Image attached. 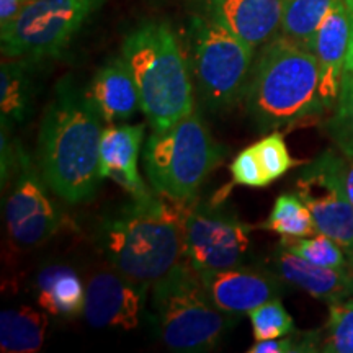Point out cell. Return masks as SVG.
I'll use <instances>...</instances> for the list:
<instances>
[{"instance_id":"19","label":"cell","mask_w":353,"mask_h":353,"mask_svg":"<svg viewBox=\"0 0 353 353\" xmlns=\"http://www.w3.org/2000/svg\"><path fill=\"white\" fill-rule=\"evenodd\" d=\"M38 304L57 317H76L85 306V286L69 267L54 265L39 272L37 280Z\"/></svg>"},{"instance_id":"11","label":"cell","mask_w":353,"mask_h":353,"mask_svg":"<svg viewBox=\"0 0 353 353\" xmlns=\"http://www.w3.org/2000/svg\"><path fill=\"white\" fill-rule=\"evenodd\" d=\"M296 193L311 211L316 234H325L345 250L353 265V205L343 183V157L332 149L304 167Z\"/></svg>"},{"instance_id":"7","label":"cell","mask_w":353,"mask_h":353,"mask_svg":"<svg viewBox=\"0 0 353 353\" xmlns=\"http://www.w3.org/2000/svg\"><path fill=\"white\" fill-rule=\"evenodd\" d=\"M185 38L196 99L211 113L232 110L245 97L255 51L200 12L188 19Z\"/></svg>"},{"instance_id":"13","label":"cell","mask_w":353,"mask_h":353,"mask_svg":"<svg viewBox=\"0 0 353 353\" xmlns=\"http://www.w3.org/2000/svg\"><path fill=\"white\" fill-rule=\"evenodd\" d=\"M200 275L216 306L236 319L272 299H281L285 293V285L276 272L239 265Z\"/></svg>"},{"instance_id":"27","label":"cell","mask_w":353,"mask_h":353,"mask_svg":"<svg viewBox=\"0 0 353 353\" xmlns=\"http://www.w3.org/2000/svg\"><path fill=\"white\" fill-rule=\"evenodd\" d=\"M247 316L252 324L255 341L285 337V335L294 332V321L285 309L281 299H272V301L255 307Z\"/></svg>"},{"instance_id":"31","label":"cell","mask_w":353,"mask_h":353,"mask_svg":"<svg viewBox=\"0 0 353 353\" xmlns=\"http://www.w3.org/2000/svg\"><path fill=\"white\" fill-rule=\"evenodd\" d=\"M26 0H0V26H6L17 19Z\"/></svg>"},{"instance_id":"22","label":"cell","mask_w":353,"mask_h":353,"mask_svg":"<svg viewBox=\"0 0 353 353\" xmlns=\"http://www.w3.org/2000/svg\"><path fill=\"white\" fill-rule=\"evenodd\" d=\"M337 2L339 0H286L278 34L309 50L322 20Z\"/></svg>"},{"instance_id":"20","label":"cell","mask_w":353,"mask_h":353,"mask_svg":"<svg viewBox=\"0 0 353 353\" xmlns=\"http://www.w3.org/2000/svg\"><path fill=\"white\" fill-rule=\"evenodd\" d=\"M32 61L6 57L0 68V121L20 125L30 113L33 99Z\"/></svg>"},{"instance_id":"30","label":"cell","mask_w":353,"mask_h":353,"mask_svg":"<svg viewBox=\"0 0 353 353\" xmlns=\"http://www.w3.org/2000/svg\"><path fill=\"white\" fill-rule=\"evenodd\" d=\"M231 174L234 183L244 185V187L263 188L270 185L267 176H265L262 165H260L254 145L237 154V157L234 159L231 164Z\"/></svg>"},{"instance_id":"9","label":"cell","mask_w":353,"mask_h":353,"mask_svg":"<svg viewBox=\"0 0 353 353\" xmlns=\"http://www.w3.org/2000/svg\"><path fill=\"white\" fill-rule=\"evenodd\" d=\"M252 226L242 223L219 203L198 201L190 205L185 221L183 259L198 273H211L239 267L249 249Z\"/></svg>"},{"instance_id":"17","label":"cell","mask_w":353,"mask_h":353,"mask_svg":"<svg viewBox=\"0 0 353 353\" xmlns=\"http://www.w3.org/2000/svg\"><path fill=\"white\" fill-rule=\"evenodd\" d=\"M101 120L108 125L130 120L141 108L138 85L123 56H113L97 70L87 88Z\"/></svg>"},{"instance_id":"29","label":"cell","mask_w":353,"mask_h":353,"mask_svg":"<svg viewBox=\"0 0 353 353\" xmlns=\"http://www.w3.org/2000/svg\"><path fill=\"white\" fill-rule=\"evenodd\" d=\"M321 335L317 332L288 334L285 337L267 339V341H255L249 353H294V352H317L321 347Z\"/></svg>"},{"instance_id":"6","label":"cell","mask_w":353,"mask_h":353,"mask_svg":"<svg viewBox=\"0 0 353 353\" xmlns=\"http://www.w3.org/2000/svg\"><path fill=\"white\" fill-rule=\"evenodd\" d=\"M224 156L226 149L213 139L195 108L165 130H152L143 149V167L154 192L192 201Z\"/></svg>"},{"instance_id":"12","label":"cell","mask_w":353,"mask_h":353,"mask_svg":"<svg viewBox=\"0 0 353 353\" xmlns=\"http://www.w3.org/2000/svg\"><path fill=\"white\" fill-rule=\"evenodd\" d=\"M148 288L117 268L97 272L87 281L83 316L97 329H138Z\"/></svg>"},{"instance_id":"25","label":"cell","mask_w":353,"mask_h":353,"mask_svg":"<svg viewBox=\"0 0 353 353\" xmlns=\"http://www.w3.org/2000/svg\"><path fill=\"white\" fill-rule=\"evenodd\" d=\"M325 130L337 149L345 156H353V72L345 69L341 92L332 117L325 123Z\"/></svg>"},{"instance_id":"15","label":"cell","mask_w":353,"mask_h":353,"mask_svg":"<svg viewBox=\"0 0 353 353\" xmlns=\"http://www.w3.org/2000/svg\"><path fill=\"white\" fill-rule=\"evenodd\" d=\"M350 32V12L347 0H339L322 20L309 48L319 65L321 97L325 110H334L337 103L345 72Z\"/></svg>"},{"instance_id":"21","label":"cell","mask_w":353,"mask_h":353,"mask_svg":"<svg viewBox=\"0 0 353 353\" xmlns=\"http://www.w3.org/2000/svg\"><path fill=\"white\" fill-rule=\"evenodd\" d=\"M48 317L28 306L0 312V350L3 353H34L41 350Z\"/></svg>"},{"instance_id":"26","label":"cell","mask_w":353,"mask_h":353,"mask_svg":"<svg viewBox=\"0 0 353 353\" xmlns=\"http://www.w3.org/2000/svg\"><path fill=\"white\" fill-rule=\"evenodd\" d=\"M321 350L329 353H353V298L329 304V319Z\"/></svg>"},{"instance_id":"14","label":"cell","mask_w":353,"mask_h":353,"mask_svg":"<svg viewBox=\"0 0 353 353\" xmlns=\"http://www.w3.org/2000/svg\"><path fill=\"white\" fill-rule=\"evenodd\" d=\"M286 0H195V12L210 17L257 52L280 33Z\"/></svg>"},{"instance_id":"1","label":"cell","mask_w":353,"mask_h":353,"mask_svg":"<svg viewBox=\"0 0 353 353\" xmlns=\"http://www.w3.org/2000/svg\"><path fill=\"white\" fill-rule=\"evenodd\" d=\"M101 117L72 79L57 83L38 132V167L48 188L72 205L92 200L101 180Z\"/></svg>"},{"instance_id":"2","label":"cell","mask_w":353,"mask_h":353,"mask_svg":"<svg viewBox=\"0 0 353 353\" xmlns=\"http://www.w3.org/2000/svg\"><path fill=\"white\" fill-rule=\"evenodd\" d=\"M192 201H176L157 192L131 195L99 229L105 257L132 281L152 286L183 259L185 221Z\"/></svg>"},{"instance_id":"32","label":"cell","mask_w":353,"mask_h":353,"mask_svg":"<svg viewBox=\"0 0 353 353\" xmlns=\"http://www.w3.org/2000/svg\"><path fill=\"white\" fill-rule=\"evenodd\" d=\"M342 157H343V183H345L347 195L350 198L353 205V156H345V154H342Z\"/></svg>"},{"instance_id":"8","label":"cell","mask_w":353,"mask_h":353,"mask_svg":"<svg viewBox=\"0 0 353 353\" xmlns=\"http://www.w3.org/2000/svg\"><path fill=\"white\" fill-rule=\"evenodd\" d=\"M105 0H30L17 19L0 26L3 57L41 61L59 56Z\"/></svg>"},{"instance_id":"16","label":"cell","mask_w":353,"mask_h":353,"mask_svg":"<svg viewBox=\"0 0 353 353\" xmlns=\"http://www.w3.org/2000/svg\"><path fill=\"white\" fill-rule=\"evenodd\" d=\"M273 268L285 283L298 286L319 301L334 304L353 298V265L343 268L321 267L278 245Z\"/></svg>"},{"instance_id":"28","label":"cell","mask_w":353,"mask_h":353,"mask_svg":"<svg viewBox=\"0 0 353 353\" xmlns=\"http://www.w3.org/2000/svg\"><path fill=\"white\" fill-rule=\"evenodd\" d=\"M254 149L265 172V176L270 183L281 179L291 167L296 165V161L290 156L283 134L278 131H272L270 134L260 139L257 144H254Z\"/></svg>"},{"instance_id":"3","label":"cell","mask_w":353,"mask_h":353,"mask_svg":"<svg viewBox=\"0 0 353 353\" xmlns=\"http://www.w3.org/2000/svg\"><path fill=\"white\" fill-rule=\"evenodd\" d=\"M244 100L250 120L262 132L327 112L314 54L281 34L257 51Z\"/></svg>"},{"instance_id":"34","label":"cell","mask_w":353,"mask_h":353,"mask_svg":"<svg viewBox=\"0 0 353 353\" xmlns=\"http://www.w3.org/2000/svg\"><path fill=\"white\" fill-rule=\"evenodd\" d=\"M26 2H30V0H26Z\"/></svg>"},{"instance_id":"24","label":"cell","mask_w":353,"mask_h":353,"mask_svg":"<svg viewBox=\"0 0 353 353\" xmlns=\"http://www.w3.org/2000/svg\"><path fill=\"white\" fill-rule=\"evenodd\" d=\"M280 245L321 267L343 268L352 265L345 250L325 234H317L314 237H281Z\"/></svg>"},{"instance_id":"33","label":"cell","mask_w":353,"mask_h":353,"mask_svg":"<svg viewBox=\"0 0 353 353\" xmlns=\"http://www.w3.org/2000/svg\"><path fill=\"white\" fill-rule=\"evenodd\" d=\"M347 7H348V12H350L352 32H350V44H348V54H347L345 69L350 70V72H353V0H347Z\"/></svg>"},{"instance_id":"18","label":"cell","mask_w":353,"mask_h":353,"mask_svg":"<svg viewBox=\"0 0 353 353\" xmlns=\"http://www.w3.org/2000/svg\"><path fill=\"white\" fill-rule=\"evenodd\" d=\"M144 125H117L103 130L100 144L101 176L112 179L132 196L149 192L138 170Z\"/></svg>"},{"instance_id":"23","label":"cell","mask_w":353,"mask_h":353,"mask_svg":"<svg viewBox=\"0 0 353 353\" xmlns=\"http://www.w3.org/2000/svg\"><path fill=\"white\" fill-rule=\"evenodd\" d=\"M260 228L281 237H307L316 234L314 219L298 193H285L275 200L273 210Z\"/></svg>"},{"instance_id":"10","label":"cell","mask_w":353,"mask_h":353,"mask_svg":"<svg viewBox=\"0 0 353 353\" xmlns=\"http://www.w3.org/2000/svg\"><path fill=\"white\" fill-rule=\"evenodd\" d=\"M6 221L10 239L20 247H37L63 228V213L48 195V183L21 143L7 183Z\"/></svg>"},{"instance_id":"4","label":"cell","mask_w":353,"mask_h":353,"mask_svg":"<svg viewBox=\"0 0 353 353\" xmlns=\"http://www.w3.org/2000/svg\"><path fill=\"white\" fill-rule=\"evenodd\" d=\"M141 97V112L154 131L165 130L195 110V85L187 52L167 21H144L123 41Z\"/></svg>"},{"instance_id":"5","label":"cell","mask_w":353,"mask_h":353,"mask_svg":"<svg viewBox=\"0 0 353 353\" xmlns=\"http://www.w3.org/2000/svg\"><path fill=\"white\" fill-rule=\"evenodd\" d=\"M152 321L161 342L172 352H211L236 324L211 299L193 265L182 259L152 285Z\"/></svg>"}]
</instances>
